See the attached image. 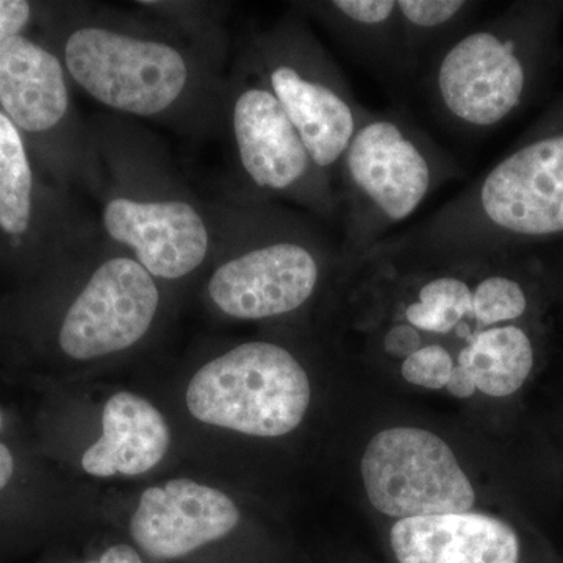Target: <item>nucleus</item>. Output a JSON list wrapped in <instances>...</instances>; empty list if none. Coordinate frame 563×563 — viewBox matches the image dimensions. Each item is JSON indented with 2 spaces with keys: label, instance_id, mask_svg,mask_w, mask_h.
Here are the masks:
<instances>
[{
  "label": "nucleus",
  "instance_id": "bb28decb",
  "mask_svg": "<svg viewBox=\"0 0 563 563\" xmlns=\"http://www.w3.org/2000/svg\"><path fill=\"white\" fill-rule=\"evenodd\" d=\"M14 472L13 455H11L9 448L0 443V492L10 483L11 476Z\"/></svg>",
  "mask_w": 563,
  "mask_h": 563
},
{
  "label": "nucleus",
  "instance_id": "4468645a",
  "mask_svg": "<svg viewBox=\"0 0 563 563\" xmlns=\"http://www.w3.org/2000/svg\"><path fill=\"white\" fill-rule=\"evenodd\" d=\"M399 563H520L517 529L492 515L463 512L407 518L393 526Z\"/></svg>",
  "mask_w": 563,
  "mask_h": 563
},
{
  "label": "nucleus",
  "instance_id": "2eb2a0df",
  "mask_svg": "<svg viewBox=\"0 0 563 563\" xmlns=\"http://www.w3.org/2000/svg\"><path fill=\"white\" fill-rule=\"evenodd\" d=\"M495 258L496 255L440 262L391 261L396 265L404 263L401 266L415 274L409 301L402 306V322L432 335L453 333L459 340L481 332L476 322L477 290Z\"/></svg>",
  "mask_w": 563,
  "mask_h": 563
},
{
  "label": "nucleus",
  "instance_id": "cd10ccee",
  "mask_svg": "<svg viewBox=\"0 0 563 563\" xmlns=\"http://www.w3.org/2000/svg\"><path fill=\"white\" fill-rule=\"evenodd\" d=\"M0 422H2V418H0Z\"/></svg>",
  "mask_w": 563,
  "mask_h": 563
},
{
  "label": "nucleus",
  "instance_id": "9d476101",
  "mask_svg": "<svg viewBox=\"0 0 563 563\" xmlns=\"http://www.w3.org/2000/svg\"><path fill=\"white\" fill-rule=\"evenodd\" d=\"M362 477L374 509L399 520L470 512L476 501L453 450L424 429L376 433L363 454Z\"/></svg>",
  "mask_w": 563,
  "mask_h": 563
},
{
  "label": "nucleus",
  "instance_id": "dca6fc26",
  "mask_svg": "<svg viewBox=\"0 0 563 563\" xmlns=\"http://www.w3.org/2000/svg\"><path fill=\"white\" fill-rule=\"evenodd\" d=\"M299 10L320 22L343 49L380 79H412L404 54L396 0L302 2Z\"/></svg>",
  "mask_w": 563,
  "mask_h": 563
},
{
  "label": "nucleus",
  "instance_id": "f03ea898",
  "mask_svg": "<svg viewBox=\"0 0 563 563\" xmlns=\"http://www.w3.org/2000/svg\"><path fill=\"white\" fill-rule=\"evenodd\" d=\"M562 22L563 0H520L444 47L422 70L437 121L477 139L520 117L561 63Z\"/></svg>",
  "mask_w": 563,
  "mask_h": 563
},
{
  "label": "nucleus",
  "instance_id": "ddd939ff",
  "mask_svg": "<svg viewBox=\"0 0 563 563\" xmlns=\"http://www.w3.org/2000/svg\"><path fill=\"white\" fill-rule=\"evenodd\" d=\"M69 77L57 52L27 35L0 44V110L22 136H49L65 128Z\"/></svg>",
  "mask_w": 563,
  "mask_h": 563
},
{
  "label": "nucleus",
  "instance_id": "423d86ee",
  "mask_svg": "<svg viewBox=\"0 0 563 563\" xmlns=\"http://www.w3.org/2000/svg\"><path fill=\"white\" fill-rule=\"evenodd\" d=\"M243 52L295 125L318 172L333 187L336 166L366 111L355 101L342 70L295 16L252 33Z\"/></svg>",
  "mask_w": 563,
  "mask_h": 563
},
{
  "label": "nucleus",
  "instance_id": "412c9836",
  "mask_svg": "<svg viewBox=\"0 0 563 563\" xmlns=\"http://www.w3.org/2000/svg\"><path fill=\"white\" fill-rule=\"evenodd\" d=\"M454 369V357L442 344H424L402 362L401 374L407 383L418 387L440 390L450 383Z\"/></svg>",
  "mask_w": 563,
  "mask_h": 563
},
{
  "label": "nucleus",
  "instance_id": "4be33fe9",
  "mask_svg": "<svg viewBox=\"0 0 563 563\" xmlns=\"http://www.w3.org/2000/svg\"><path fill=\"white\" fill-rule=\"evenodd\" d=\"M424 346V333L407 322L388 325L383 335V350L388 357L406 361Z\"/></svg>",
  "mask_w": 563,
  "mask_h": 563
},
{
  "label": "nucleus",
  "instance_id": "f257e3e1",
  "mask_svg": "<svg viewBox=\"0 0 563 563\" xmlns=\"http://www.w3.org/2000/svg\"><path fill=\"white\" fill-rule=\"evenodd\" d=\"M555 244H563V92L479 179L365 257L440 262Z\"/></svg>",
  "mask_w": 563,
  "mask_h": 563
},
{
  "label": "nucleus",
  "instance_id": "39448f33",
  "mask_svg": "<svg viewBox=\"0 0 563 563\" xmlns=\"http://www.w3.org/2000/svg\"><path fill=\"white\" fill-rule=\"evenodd\" d=\"M69 80L107 109L173 120L198 101V57L161 33L87 18L69 25L58 54Z\"/></svg>",
  "mask_w": 563,
  "mask_h": 563
},
{
  "label": "nucleus",
  "instance_id": "f8f14e48",
  "mask_svg": "<svg viewBox=\"0 0 563 563\" xmlns=\"http://www.w3.org/2000/svg\"><path fill=\"white\" fill-rule=\"evenodd\" d=\"M239 521V507L225 493L191 479H174L143 492L131 532L144 553L177 559L224 539Z\"/></svg>",
  "mask_w": 563,
  "mask_h": 563
},
{
  "label": "nucleus",
  "instance_id": "7ed1b4c3",
  "mask_svg": "<svg viewBox=\"0 0 563 563\" xmlns=\"http://www.w3.org/2000/svg\"><path fill=\"white\" fill-rule=\"evenodd\" d=\"M462 168L401 110L366 109L333 177L339 263L352 266Z\"/></svg>",
  "mask_w": 563,
  "mask_h": 563
},
{
  "label": "nucleus",
  "instance_id": "9b49d317",
  "mask_svg": "<svg viewBox=\"0 0 563 563\" xmlns=\"http://www.w3.org/2000/svg\"><path fill=\"white\" fill-rule=\"evenodd\" d=\"M161 307L157 282L131 255L103 258L63 317L58 344L74 361L129 350L150 332Z\"/></svg>",
  "mask_w": 563,
  "mask_h": 563
},
{
  "label": "nucleus",
  "instance_id": "5701e85b",
  "mask_svg": "<svg viewBox=\"0 0 563 563\" xmlns=\"http://www.w3.org/2000/svg\"><path fill=\"white\" fill-rule=\"evenodd\" d=\"M33 5L25 0H0V44L22 35L33 18Z\"/></svg>",
  "mask_w": 563,
  "mask_h": 563
},
{
  "label": "nucleus",
  "instance_id": "6ab92c4d",
  "mask_svg": "<svg viewBox=\"0 0 563 563\" xmlns=\"http://www.w3.org/2000/svg\"><path fill=\"white\" fill-rule=\"evenodd\" d=\"M410 77L424 70L459 36L477 24L484 2L473 0H396Z\"/></svg>",
  "mask_w": 563,
  "mask_h": 563
},
{
  "label": "nucleus",
  "instance_id": "f3484780",
  "mask_svg": "<svg viewBox=\"0 0 563 563\" xmlns=\"http://www.w3.org/2000/svg\"><path fill=\"white\" fill-rule=\"evenodd\" d=\"M169 444L172 431L158 409L121 391L103 407L102 437L84 454L81 466L96 477L139 476L163 461Z\"/></svg>",
  "mask_w": 563,
  "mask_h": 563
},
{
  "label": "nucleus",
  "instance_id": "b1692460",
  "mask_svg": "<svg viewBox=\"0 0 563 563\" xmlns=\"http://www.w3.org/2000/svg\"><path fill=\"white\" fill-rule=\"evenodd\" d=\"M539 258L550 299L563 302V244L533 251Z\"/></svg>",
  "mask_w": 563,
  "mask_h": 563
},
{
  "label": "nucleus",
  "instance_id": "aec40b11",
  "mask_svg": "<svg viewBox=\"0 0 563 563\" xmlns=\"http://www.w3.org/2000/svg\"><path fill=\"white\" fill-rule=\"evenodd\" d=\"M38 220L36 179L24 136L0 110V235L22 244Z\"/></svg>",
  "mask_w": 563,
  "mask_h": 563
},
{
  "label": "nucleus",
  "instance_id": "a211bd4d",
  "mask_svg": "<svg viewBox=\"0 0 563 563\" xmlns=\"http://www.w3.org/2000/svg\"><path fill=\"white\" fill-rule=\"evenodd\" d=\"M542 321L510 322L461 340L454 363L490 398L517 395L531 379L542 352Z\"/></svg>",
  "mask_w": 563,
  "mask_h": 563
},
{
  "label": "nucleus",
  "instance_id": "6e6552de",
  "mask_svg": "<svg viewBox=\"0 0 563 563\" xmlns=\"http://www.w3.org/2000/svg\"><path fill=\"white\" fill-rule=\"evenodd\" d=\"M312 390L306 369L287 347L236 344L199 368L187 388L196 420L252 437H282L301 424Z\"/></svg>",
  "mask_w": 563,
  "mask_h": 563
},
{
  "label": "nucleus",
  "instance_id": "1a4fd4ad",
  "mask_svg": "<svg viewBox=\"0 0 563 563\" xmlns=\"http://www.w3.org/2000/svg\"><path fill=\"white\" fill-rule=\"evenodd\" d=\"M101 224L107 239L131 252L154 279L180 280L201 268L214 246V228L179 184L152 176L135 180L111 163Z\"/></svg>",
  "mask_w": 563,
  "mask_h": 563
},
{
  "label": "nucleus",
  "instance_id": "a878e982",
  "mask_svg": "<svg viewBox=\"0 0 563 563\" xmlns=\"http://www.w3.org/2000/svg\"><path fill=\"white\" fill-rule=\"evenodd\" d=\"M88 563H143L141 562V558L132 547H128V544H114V547L109 548L106 553L102 554V558L96 562Z\"/></svg>",
  "mask_w": 563,
  "mask_h": 563
},
{
  "label": "nucleus",
  "instance_id": "0eeeda50",
  "mask_svg": "<svg viewBox=\"0 0 563 563\" xmlns=\"http://www.w3.org/2000/svg\"><path fill=\"white\" fill-rule=\"evenodd\" d=\"M222 113L242 176L239 201L284 199L336 224L331 181L318 172L295 125L244 52L225 85Z\"/></svg>",
  "mask_w": 563,
  "mask_h": 563
},
{
  "label": "nucleus",
  "instance_id": "20e7f679",
  "mask_svg": "<svg viewBox=\"0 0 563 563\" xmlns=\"http://www.w3.org/2000/svg\"><path fill=\"white\" fill-rule=\"evenodd\" d=\"M214 247L224 257L207 291L233 320L285 317L313 298L339 243L320 225L269 202L239 201L213 218Z\"/></svg>",
  "mask_w": 563,
  "mask_h": 563
},
{
  "label": "nucleus",
  "instance_id": "393cba45",
  "mask_svg": "<svg viewBox=\"0 0 563 563\" xmlns=\"http://www.w3.org/2000/svg\"><path fill=\"white\" fill-rule=\"evenodd\" d=\"M446 388L450 393H453L454 396H457V398H470L474 390H476V385H474L470 374L454 363L453 374H451V379Z\"/></svg>",
  "mask_w": 563,
  "mask_h": 563
}]
</instances>
